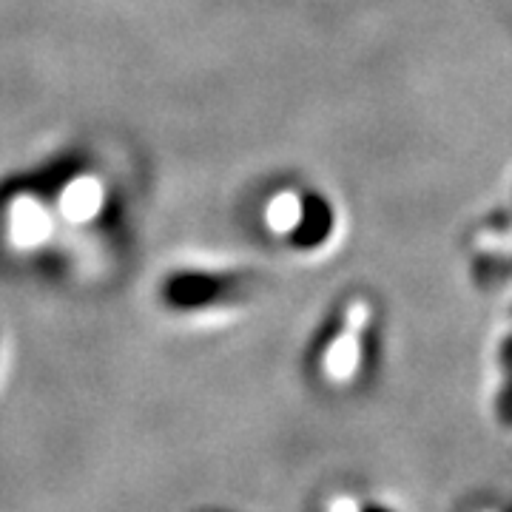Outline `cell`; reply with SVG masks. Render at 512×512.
I'll return each mask as SVG.
<instances>
[{"label": "cell", "instance_id": "cell-6", "mask_svg": "<svg viewBox=\"0 0 512 512\" xmlns=\"http://www.w3.org/2000/svg\"><path fill=\"white\" fill-rule=\"evenodd\" d=\"M80 165L77 160H57V163L46 165V168H40L37 174H32L26 185H18L15 191H37V194H55L60 191L66 180L72 177L74 171H77Z\"/></svg>", "mask_w": 512, "mask_h": 512}, {"label": "cell", "instance_id": "cell-8", "mask_svg": "<svg viewBox=\"0 0 512 512\" xmlns=\"http://www.w3.org/2000/svg\"><path fill=\"white\" fill-rule=\"evenodd\" d=\"M476 512H501V510H495V507H484V510H476Z\"/></svg>", "mask_w": 512, "mask_h": 512}, {"label": "cell", "instance_id": "cell-2", "mask_svg": "<svg viewBox=\"0 0 512 512\" xmlns=\"http://www.w3.org/2000/svg\"><path fill=\"white\" fill-rule=\"evenodd\" d=\"M464 271L478 291L512 288V171L461 234Z\"/></svg>", "mask_w": 512, "mask_h": 512}, {"label": "cell", "instance_id": "cell-3", "mask_svg": "<svg viewBox=\"0 0 512 512\" xmlns=\"http://www.w3.org/2000/svg\"><path fill=\"white\" fill-rule=\"evenodd\" d=\"M339 228V208L319 188H302L279 208V234L296 254H319L330 248Z\"/></svg>", "mask_w": 512, "mask_h": 512}, {"label": "cell", "instance_id": "cell-4", "mask_svg": "<svg viewBox=\"0 0 512 512\" xmlns=\"http://www.w3.org/2000/svg\"><path fill=\"white\" fill-rule=\"evenodd\" d=\"M248 279L239 274H208V271H177L163 282L160 296L171 311H202L211 305L237 302L245 296Z\"/></svg>", "mask_w": 512, "mask_h": 512}, {"label": "cell", "instance_id": "cell-7", "mask_svg": "<svg viewBox=\"0 0 512 512\" xmlns=\"http://www.w3.org/2000/svg\"><path fill=\"white\" fill-rule=\"evenodd\" d=\"M359 512H402V510H396V507H390V504H367V507H362Z\"/></svg>", "mask_w": 512, "mask_h": 512}, {"label": "cell", "instance_id": "cell-1", "mask_svg": "<svg viewBox=\"0 0 512 512\" xmlns=\"http://www.w3.org/2000/svg\"><path fill=\"white\" fill-rule=\"evenodd\" d=\"M382 328L379 299L367 291L348 293L316 333L311 362L330 382H362L379 362Z\"/></svg>", "mask_w": 512, "mask_h": 512}, {"label": "cell", "instance_id": "cell-5", "mask_svg": "<svg viewBox=\"0 0 512 512\" xmlns=\"http://www.w3.org/2000/svg\"><path fill=\"white\" fill-rule=\"evenodd\" d=\"M504 299L490 342V382H493V410L498 419L512 427V288Z\"/></svg>", "mask_w": 512, "mask_h": 512}]
</instances>
